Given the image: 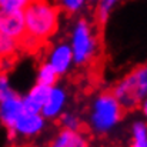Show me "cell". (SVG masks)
<instances>
[{
	"label": "cell",
	"mask_w": 147,
	"mask_h": 147,
	"mask_svg": "<svg viewBox=\"0 0 147 147\" xmlns=\"http://www.w3.org/2000/svg\"><path fill=\"white\" fill-rule=\"evenodd\" d=\"M57 71L53 69V66L50 63H45L40 66V70H39V76H37V83L39 84H45V86H53L56 82H57Z\"/></svg>",
	"instance_id": "obj_13"
},
{
	"label": "cell",
	"mask_w": 147,
	"mask_h": 147,
	"mask_svg": "<svg viewBox=\"0 0 147 147\" xmlns=\"http://www.w3.org/2000/svg\"><path fill=\"white\" fill-rule=\"evenodd\" d=\"M33 0H0L1 10H20L23 11Z\"/></svg>",
	"instance_id": "obj_15"
},
{
	"label": "cell",
	"mask_w": 147,
	"mask_h": 147,
	"mask_svg": "<svg viewBox=\"0 0 147 147\" xmlns=\"http://www.w3.org/2000/svg\"><path fill=\"white\" fill-rule=\"evenodd\" d=\"M51 87L37 83L30 90V93L23 98V111L24 113H40Z\"/></svg>",
	"instance_id": "obj_8"
},
{
	"label": "cell",
	"mask_w": 147,
	"mask_h": 147,
	"mask_svg": "<svg viewBox=\"0 0 147 147\" xmlns=\"http://www.w3.org/2000/svg\"><path fill=\"white\" fill-rule=\"evenodd\" d=\"M131 147H147V126L143 121H139L133 126Z\"/></svg>",
	"instance_id": "obj_14"
},
{
	"label": "cell",
	"mask_w": 147,
	"mask_h": 147,
	"mask_svg": "<svg viewBox=\"0 0 147 147\" xmlns=\"http://www.w3.org/2000/svg\"><path fill=\"white\" fill-rule=\"evenodd\" d=\"M61 126L64 129H70V130H82V123L76 116L71 114H63L61 120H60Z\"/></svg>",
	"instance_id": "obj_17"
},
{
	"label": "cell",
	"mask_w": 147,
	"mask_h": 147,
	"mask_svg": "<svg viewBox=\"0 0 147 147\" xmlns=\"http://www.w3.org/2000/svg\"><path fill=\"white\" fill-rule=\"evenodd\" d=\"M123 114L124 110L117 101V98L114 97L113 92H104L96 98L93 104L90 114L92 129L100 134L107 133L120 121Z\"/></svg>",
	"instance_id": "obj_3"
},
{
	"label": "cell",
	"mask_w": 147,
	"mask_h": 147,
	"mask_svg": "<svg viewBox=\"0 0 147 147\" xmlns=\"http://www.w3.org/2000/svg\"><path fill=\"white\" fill-rule=\"evenodd\" d=\"M0 34L9 36L20 42L26 34L24 14L20 10H1L0 9Z\"/></svg>",
	"instance_id": "obj_5"
},
{
	"label": "cell",
	"mask_w": 147,
	"mask_h": 147,
	"mask_svg": "<svg viewBox=\"0 0 147 147\" xmlns=\"http://www.w3.org/2000/svg\"><path fill=\"white\" fill-rule=\"evenodd\" d=\"M113 94L124 111L136 109L147 97V66L131 70L113 89Z\"/></svg>",
	"instance_id": "obj_2"
},
{
	"label": "cell",
	"mask_w": 147,
	"mask_h": 147,
	"mask_svg": "<svg viewBox=\"0 0 147 147\" xmlns=\"http://www.w3.org/2000/svg\"><path fill=\"white\" fill-rule=\"evenodd\" d=\"M4 71V64H3V59L0 57V73H3Z\"/></svg>",
	"instance_id": "obj_20"
},
{
	"label": "cell",
	"mask_w": 147,
	"mask_h": 147,
	"mask_svg": "<svg viewBox=\"0 0 147 147\" xmlns=\"http://www.w3.org/2000/svg\"><path fill=\"white\" fill-rule=\"evenodd\" d=\"M57 7L66 10L67 13H76L84 4V0H57Z\"/></svg>",
	"instance_id": "obj_16"
},
{
	"label": "cell",
	"mask_w": 147,
	"mask_h": 147,
	"mask_svg": "<svg viewBox=\"0 0 147 147\" xmlns=\"http://www.w3.org/2000/svg\"><path fill=\"white\" fill-rule=\"evenodd\" d=\"M50 147H89V143L82 130H70L63 127Z\"/></svg>",
	"instance_id": "obj_9"
},
{
	"label": "cell",
	"mask_w": 147,
	"mask_h": 147,
	"mask_svg": "<svg viewBox=\"0 0 147 147\" xmlns=\"http://www.w3.org/2000/svg\"><path fill=\"white\" fill-rule=\"evenodd\" d=\"M10 92H11V89L9 86V82H7L6 74L4 73H0V101L6 97Z\"/></svg>",
	"instance_id": "obj_18"
},
{
	"label": "cell",
	"mask_w": 147,
	"mask_h": 147,
	"mask_svg": "<svg viewBox=\"0 0 147 147\" xmlns=\"http://www.w3.org/2000/svg\"><path fill=\"white\" fill-rule=\"evenodd\" d=\"M22 113H23V98L11 90L0 101V121L7 129L10 137H13V126Z\"/></svg>",
	"instance_id": "obj_6"
},
{
	"label": "cell",
	"mask_w": 147,
	"mask_h": 147,
	"mask_svg": "<svg viewBox=\"0 0 147 147\" xmlns=\"http://www.w3.org/2000/svg\"><path fill=\"white\" fill-rule=\"evenodd\" d=\"M143 113L147 116V97L143 100Z\"/></svg>",
	"instance_id": "obj_19"
},
{
	"label": "cell",
	"mask_w": 147,
	"mask_h": 147,
	"mask_svg": "<svg viewBox=\"0 0 147 147\" xmlns=\"http://www.w3.org/2000/svg\"><path fill=\"white\" fill-rule=\"evenodd\" d=\"M97 36H94L92 26L86 19H80L73 30L71 37V54L76 64L82 66L92 61L96 57V51L98 49Z\"/></svg>",
	"instance_id": "obj_4"
},
{
	"label": "cell",
	"mask_w": 147,
	"mask_h": 147,
	"mask_svg": "<svg viewBox=\"0 0 147 147\" xmlns=\"http://www.w3.org/2000/svg\"><path fill=\"white\" fill-rule=\"evenodd\" d=\"M45 126V119L40 116V113H22L14 126H13V137L16 134L23 136H34L42 131Z\"/></svg>",
	"instance_id": "obj_7"
},
{
	"label": "cell",
	"mask_w": 147,
	"mask_h": 147,
	"mask_svg": "<svg viewBox=\"0 0 147 147\" xmlns=\"http://www.w3.org/2000/svg\"><path fill=\"white\" fill-rule=\"evenodd\" d=\"M64 100H66V94L61 89H57V87H51L49 92V96L46 98V103L43 104V109H42V114L47 119L51 117H56L61 109H63V104H64Z\"/></svg>",
	"instance_id": "obj_11"
},
{
	"label": "cell",
	"mask_w": 147,
	"mask_h": 147,
	"mask_svg": "<svg viewBox=\"0 0 147 147\" xmlns=\"http://www.w3.org/2000/svg\"><path fill=\"white\" fill-rule=\"evenodd\" d=\"M23 14L26 33L47 45V40L57 32L60 9L47 0H33L23 10Z\"/></svg>",
	"instance_id": "obj_1"
},
{
	"label": "cell",
	"mask_w": 147,
	"mask_h": 147,
	"mask_svg": "<svg viewBox=\"0 0 147 147\" xmlns=\"http://www.w3.org/2000/svg\"><path fill=\"white\" fill-rule=\"evenodd\" d=\"M73 61L71 47L69 45H59L56 46L50 54V64L57 71V74H63L67 71L70 63Z\"/></svg>",
	"instance_id": "obj_10"
},
{
	"label": "cell",
	"mask_w": 147,
	"mask_h": 147,
	"mask_svg": "<svg viewBox=\"0 0 147 147\" xmlns=\"http://www.w3.org/2000/svg\"><path fill=\"white\" fill-rule=\"evenodd\" d=\"M17 50H20V47H19V42L16 39L0 34V57L3 60L13 61V59L17 54Z\"/></svg>",
	"instance_id": "obj_12"
}]
</instances>
